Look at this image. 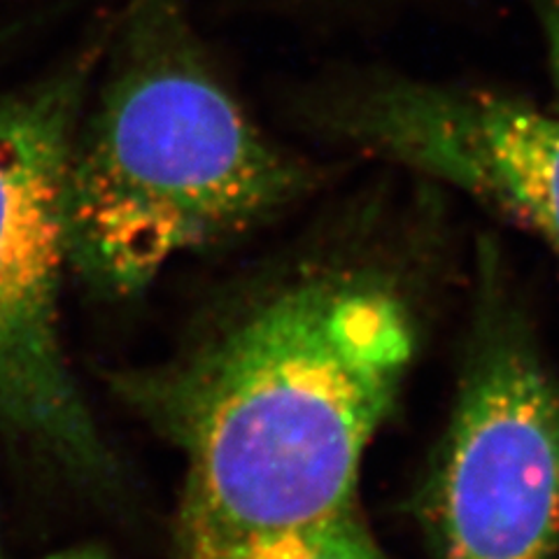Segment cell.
I'll return each mask as SVG.
<instances>
[{"mask_svg": "<svg viewBox=\"0 0 559 559\" xmlns=\"http://www.w3.org/2000/svg\"><path fill=\"white\" fill-rule=\"evenodd\" d=\"M404 294L378 269L273 292L164 390L185 452V552L355 506L364 452L413 357Z\"/></svg>", "mask_w": 559, "mask_h": 559, "instance_id": "1", "label": "cell"}, {"mask_svg": "<svg viewBox=\"0 0 559 559\" xmlns=\"http://www.w3.org/2000/svg\"><path fill=\"white\" fill-rule=\"evenodd\" d=\"M429 3H436V5H443L445 10H462L466 12V20L471 14H478V12H485V8L499 3V0H429ZM506 3V0H503ZM520 3H524V0H520Z\"/></svg>", "mask_w": 559, "mask_h": 559, "instance_id": "8", "label": "cell"}, {"mask_svg": "<svg viewBox=\"0 0 559 559\" xmlns=\"http://www.w3.org/2000/svg\"><path fill=\"white\" fill-rule=\"evenodd\" d=\"M343 143L480 205L559 257V112L503 86L371 70L336 96Z\"/></svg>", "mask_w": 559, "mask_h": 559, "instance_id": "5", "label": "cell"}, {"mask_svg": "<svg viewBox=\"0 0 559 559\" xmlns=\"http://www.w3.org/2000/svg\"><path fill=\"white\" fill-rule=\"evenodd\" d=\"M462 390L431 485L441 559H557L559 382L495 231L471 240Z\"/></svg>", "mask_w": 559, "mask_h": 559, "instance_id": "3", "label": "cell"}, {"mask_svg": "<svg viewBox=\"0 0 559 559\" xmlns=\"http://www.w3.org/2000/svg\"><path fill=\"white\" fill-rule=\"evenodd\" d=\"M0 559H8V557H5V550H3V540H0Z\"/></svg>", "mask_w": 559, "mask_h": 559, "instance_id": "10", "label": "cell"}, {"mask_svg": "<svg viewBox=\"0 0 559 559\" xmlns=\"http://www.w3.org/2000/svg\"><path fill=\"white\" fill-rule=\"evenodd\" d=\"M86 63L0 98V413L57 460L98 476L105 450L59 334Z\"/></svg>", "mask_w": 559, "mask_h": 559, "instance_id": "4", "label": "cell"}, {"mask_svg": "<svg viewBox=\"0 0 559 559\" xmlns=\"http://www.w3.org/2000/svg\"><path fill=\"white\" fill-rule=\"evenodd\" d=\"M308 185L170 16H152L78 129L70 261L98 287L135 294L175 257L242 234Z\"/></svg>", "mask_w": 559, "mask_h": 559, "instance_id": "2", "label": "cell"}, {"mask_svg": "<svg viewBox=\"0 0 559 559\" xmlns=\"http://www.w3.org/2000/svg\"><path fill=\"white\" fill-rule=\"evenodd\" d=\"M187 559H388L364 527L355 506L318 522L238 540L222 548L191 550Z\"/></svg>", "mask_w": 559, "mask_h": 559, "instance_id": "6", "label": "cell"}, {"mask_svg": "<svg viewBox=\"0 0 559 559\" xmlns=\"http://www.w3.org/2000/svg\"><path fill=\"white\" fill-rule=\"evenodd\" d=\"M522 5L536 28L552 90V108L559 112V0H524Z\"/></svg>", "mask_w": 559, "mask_h": 559, "instance_id": "7", "label": "cell"}, {"mask_svg": "<svg viewBox=\"0 0 559 559\" xmlns=\"http://www.w3.org/2000/svg\"><path fill=\"white\" fill-rule=\"evenodd\" d=\"M47 559H112L110 555H105L98 548L92 546H80V548H68V550H59L55 555H49Z\"/></svg>", "mask_w": 559, "mask_h": 559, "instance_id": "9", "label": "cell"}]
</instances>
